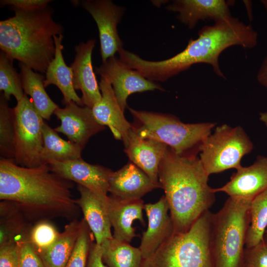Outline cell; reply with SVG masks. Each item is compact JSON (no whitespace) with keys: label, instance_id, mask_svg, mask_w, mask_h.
I'll use <instances>...</instances> for the list:
<instances>
[{"label":"cell","instance_id":"1","mask_svg":"<svg viewBox=\"0 0 267 267\" xmlns=\"http://www.w3.org/2000/svg\"><path fill=\"white\" fill-rule=\"evenodd\" d=\"M72 181L52 172L48 164L35 168L0 160V199L14 202L26 219H78L80 208L71 193Z\"/></svg>","mask_w":267,"mask_h":267},{"label":"cell","instance_id":"2","mask_svg":"<svg viewBox=\"0 0 267 267\" xmlns=\"http://www.w3.org/2000/svg\"><path fill=\"white\" fill-rule=\"evenodd\" d=\"M258 42V34L251 25L231 15L212 25L203 26L198 31L197 38H191L183 50L168 59L146 60L126 50L121 59L129 67L153 82H165L198 63L211 65L217 75L225 79L219 62L221 53L234 45L252 48Z\"/></svg>","mask_w":267,"mask_h":267},{"label":"cell","instance_id":"3","mask_svg":"<svg viewBox=\"0 0 267 267\" xmlns=\"http://www.w3.org/2000/svg\"><path fill=\"white\" fill-rule=\"evenodd\" d=\"M209 175L197 156L180 155L168 147L159 167L158 179L165 192L175 232L183 233L215 202Z\"/></svg>","mask_w":267,"mask_h":267},{"label":"cell","instance_id":"4","mask_svg":"<svg viewBox=\"0 0 267 267\" xmlns=\"http://www.w3.org/2000/svg\"><path fill=\"white\" fill-rule=\"evenodd\" d=\"M10 8L14 15L0 21L1 50L12 59L45 73L55 53L54 36L62 35V25L53 19L49 5L33 10Z\"/></svg>","mask_w":267,"mask_h":267},{"label":"cell","instance_id":"5","mask_svg":"<svg viewBox=\"0 0 267 267\" xmlns=\"http://www.w3.org/2000/svg\"><path fill=\"white\" fill-rule=\"evenodd\" d=\"M251 201L229 197L212 213L210 247L214 267H244Z\"/></svg>","mask_w":267,"mask_h":267},{"label":"cell","instance_id":"6","mask_svg":"<svg viewBox=\"0 0 267 267\" xmlns=\"http://www.w3.org/2000/svg\"><path fill=\"white\" fill-rule=\"evenodd\" d=\"M135 123L133 130L140 137L166 144L180 155L197 156L216 123L185 124L172 115L129 108Z\"/></svg>","mask_w":267,"mask_h":267},{"label":"cell","instance_id":"7","mask_svg":"<svg viewBox=\"0 0 267 267\" xmlns=\"http://www.w3.org/2000/svg\"><path fill=\"white\" fill-rule=\"evenodd\" d=\"M210 210L202 214L188 230L174 232L141 267H214L210 247Z\"/></svg>","mask_w":267,"mask_h":267},{"label":"cell","instance_id":"8","mask_svg":"<svg viewBox=\"0 0 267 267\" xmlns=\"http://www.w3.org/2000/svg\"><path fill=\"white\" fill-rule=\"evenodd\" d=\"M254 144L244 129L226 124L217 127L204 140L199 159L207 174L222 173L242 167V158L249 154Z\"/></svg>","mask_w":267,"mask_h":267},{"label":"cell","instance_id":"9","mask_svg":"<svg viewBox=\"0 0 267 267\" xmlns=\"http://www.w3.org/2000/svg\"><path fill=\"white\" fill-rule=\"evenodd\" d=\"M15 126V163L35 168L43 165L42 128L44 119L30 98L24 94L13 108Z\"/></svg>","mask_w":267,"mask_h":267},{"label":"cell","instance_id":"10","mask_svg":"<svg viewBox=\"0 0 267 267\" xmlns=\"http://www.w3.org/2000/svg\"><path fill=\"white\" fill-rule=\"evenodd\" d=\"M81 3L96 23L100 55L102 63H104L123 48L117 27L124 14L125 8L110 0H85L81 1Z\"/></svg>","mask_w":267,"mask_h":267},{"label":"cell","instance_id":"11","mask_svg":"<svg viewBox=\"0 0 267 267\" xmlns=\"http://www.w3.org/2000/svg\"><path fill=\"white\" fill-rule=\"evenodd\" d=\"M95 72L111 84L117 100L123 111L127 106V98L131 94L155 89L164 90L159 84L147 79L115 56L96 67Z\"/></svg>","mask_w":267,"mask_h":267},{"label":"cell","instance_id":"12","mask_svg":"<svg viewBox=\"0 0 267 267\" xmlns=\"http://www.w3.org/2000/svg\"><path fill=\"white\" fill-rule=\"evenodd\" d=\"M48 165L54 173L87 188L101 200L106 201L109 179L113 172L111 169L88 163L82 158L62 162H52Z\"/></svg>","mask_w":267,"mask_h":267},{"label":"cell","instance_id":"13","mask_svg":"<svg viewBox=\"0 0 267 267\" xmlns=\"http://www.w3.org/2000/svg\"><path fill=\"white\" fill-rule=\"evenodd\" d=\"M64 108L58 107L53 114L61 124L54 130L84 149L89 138L105 129L95 119L91 108L81 106L71 101Z\"/></svg>","mask_w":267,"mask_h":267},{"label":"cell","instance_id":"14","mask_svg":"<svg viewBox=\"0 0 267 267\" xmlns=\"http://www.w3.org/2000/svg\"><path fill=\"white\" fill-rule=\"evenodd\" d=\"M267 188V156L259 155L252 165L237 170L227 183L213 188V191L222 192L230 198L251 201Z\"/></svg>","mask_w":267,"mask_h":267},{"label":"cell","instance_id":"15","mask_svg":"<svg viewBox=\"0 0 267 267\" xmlns=\"http://www.w3.org/2000/svg\"><path fill=\"white\" fill-rule=\"evenodd\" d=\"M95 40L80 42L75 47L76 54L70 65L74 89L82 92L85 106L92 108L101 98V93L93 71L91 56Z\"/></svg>","mask_w":267,"mask_h":267},{"label":"cell","instance_id":"16","mask_svg":"<svg viewBox=\"0 0 267 267\" xmlns=\"http://www.w3.org/2000/svg\"><path fill=\"white\" fill-rule=\"evenodd\" d=\"M144 210L148 219V225L146 230L142 233L138 247L143 260L151 256L175 231L164 195L155 203L144 204Z\"/></svg>","mask_w":267,"mask_h":267},{"label":"cell","instance_id":"17","mask_svg":"<svg viewBox=\"0 0 267 267\" xmlns=\"http://www.w3.org/2000/svg\"><path fill=\"white\" fill-rule=\"evenodd\" d=\"M161 188L159 182L152 180L133 163L113 172L109 182V192L122 200L141 199L152 190Z\"/></svg>","mask_w":267,"mask_h":267},{"label":"cell","instance_id":"18","mask_svg":"<svg viewBox=\"0 0 267 267\" xmlns=\"http://www.w3.org/2000/svg\"><path fill=\"white\" fill-rule=\"evenodd\" d=\"M99 86L101 98L91 108L93 116L100 124L107 126L114 138L122 140L125 145L132 125L124 116L111 84L106 79L101 77Z\"/></svg>","mask_w":267,"mask_h":267},{"label":"cell","instance_id":"19","mask_svg":"<svg viewBox=\"0 0 267 267\" xmlns=\"http://www.w3.org/2000/svg\"><path fill=\"white\" fill-rule=\"evenodd\" d=\"M144 206L141 199L122 200L111 195L108 196L106 206L115 239L130 243L137 236L133 223L135 220H138L142 225H144Z\"/></svg>","mask_w":267,"mask_h":267},{"label":"cell","instance_id":"20","mask_svg":"<svg viewBox=\"0 0 267 267\" xmlns=\"http://www.w3.org/2000/svg\"><path fill=\"white\" fill-rule=\"evenodd\" d=\"M230 3L224 0H175L166 8L178 13V19L191 29L200 20L216 22L231 16Z\"/></svg>","mask_w":267,"mask_h":267},{"label":"cell","instance_id":"21","mask_svg":"<svg viewBox=\"0 0 267 267\" xmlns=\"http://www.w3.org/2000/svg\"><path fill=\"white\" fill-rule=\"evenodd\" d=\"M124 146L125 152L132 162L154 181L159 182V167L168 145L155 139L142 138L132 128Z\"/></svg>","mask_w":267,"mask_h":267},{"label":"cell","instance_id":"22","mask_svg":"<svg viewBox=\"0 0 267 267\" xmlns=\"http://www.w3.org/2000/svg\"><path fill=\"white\" fill-rule=\"evenodd\" d=\"M77 189L80 196L76 199V203L94 236L95 243L100 245L105 239L113 238L112 226L106 206L107 200L102 201L81 185L78 184Z\"/></svg>","mask_w":267,"mask_h":267},{"label":"cell","instance_id":"23","mask_svg":"<svg viewBox=\"0 0 267 267\" xmlns=\"http://www.w3.org/2000/svg\"><path fill=\"white\" fill-rule=\"evenodd\" d=\"M63 39V34L54 36L55 53L45 72L44 86L45 88L50 85L56 86L63 95V104L73 101L78 105L84 106L82 98L77 94L73 86L71 68L67 65L64 60Z\"/></svg>","mask_w":267,"mask_h":267},{"label":"cell","instance_id":"24","mask_svg":"<svg viewBox=\"0 0 267 267\" xmlns=\"http://www.w3.org/2000/svg\"><path fill=\"white\" fill-rule=\"evenodd\" d=\"M82 223L83 219L70 221L65 225L55 241L38 254L45 267L66 266L75 248Z\"/></svg>","mask_w":267,"mask_h":267},{"label":"cell","instance_id":"25","mask_svg":"<svg viewBox=\"0 0 267 267\" xmlns=\"http://www.w3.org/2000/svg\"><path fill=\"white\" fill-rule=\"evenodd\" d=\"M22 88L24 94L29 95L35 108L44 120H49L55 109L59 107L47 94L44 81V76L19 62Z\"/></svg>","mask_w":267,"mask_h":267},{"label":"cell","instance_id":"26","mask_svg":"<svg viewBox=\"0 0 267 267\" xmlns=\"http://www.w3.org/2000/svg\"><path fill=\"white\" fill-rule=\"evenodd\" d=\"M43 146L41 154L43 164L52 162H65L81 158L83 148L62 138L46 123L42 128Z\"/></svg>","mask_w":267,"mask_h":267},{"label":"cell","instance_id":"27","mask_svg":"<svg viewBox=\"0 0 267 267\" xmlns=\"http://www.w3.org/2000/svg\"><path fill=\"white\" fill-rule=\"evenodd\" d=\"M0 217V246L16 243L32 225L12 201L1 200Z\"/></svg>","mask_w":267,"mask_h":267},{"label":"cell","instance_id":"28","mask_svg":"<svg viewBox=\"0 0 267 267\" xmlns=\"http://www.w3.org/2000/svg\"><path fill=\"white\" fill-rule=\"evenodd\" d=\"M100 245L102 260L108 267H141L143 259L139 248L114 237L105 239Z\"/></svg>","mask_w":267,"mask_h":267},{"label":"cell","instance_id":"29","mask_svg":"<svg viewBox=\"0 0 267 267\" xmlns=\"http://www.w3.org/2000/svg\"><path fill=\"white\" fill-rule=\"evenodd\" d=\"M249 217L245 248L256 245L265 237L267 229V188L251 201Z\"/></svg>","mask_w":267,"mask_h":267},{"label":"cell","instance_id":"30","mask_svg":"<svg viewBox=\"0 0 267 267\" xmlns=\"http://www.w3.org/2000/svg\"><path fill=\"white\" fill-rule=\"evenodd\" d=\"M2 93L0 95V158L14 162L15 126L13 108H10Z\"/></svg>","mask_w":267,"mask_h":267},{"label":"cell","instance_id":"31","mask_svg":"<svg viewBox=\"0 0 267 267\" xmlns=\"http://www.w3.org/2000/svg\"><path fill=\"white\" fill-rule=\"evenodd\" d=\"M13 60L4 52H0V91L8 101L11 95L17 102L24 96L20 74L17 73L13 64Z\"/></svg>","mask_w":267,"mask_h":267},{"label":"cell","instance_id":"32","mask_svg":"<svg viewBox=\"0 0 267 267\" xmlns=\"http://www.w3.org/2000/svg\"><path fill=\"white\" fill-rule=\"evenodd\" d=\"M60 233L49 220H42L32 225L29 237L32 245L39 254L50 247Z\"/></svg>","mask_w":267,"mask_h":267},{"label":"cell","instance_id":"33","mask_svg":"<svg viewBox=\"0 0 267 267\" xmlns=\"http://www.w3.org/2000/svg\"><path fill=\"white\" fill-rule=\"evenodd\" d=\"M95 240L88 224L83 218V223L71 257L65 267H86L89 251Z\"/></svg>","mask_w":267,"mask_h":267},{"label":"cell","instance_id":"34","mask_svg":"<svg viewBox=\"0 0 267 267\" xmlns=\"http://www.w3.org/2000/svg\"><path fill=\"white\" fill-rule=\"evenodd\" d=\"M30 228L23 233L16 241L19 254V267H45L30 241L29 233Z\"/></svg>","mask_w":267,"mask_h":267},{"label":"cell","instance_id":"35","mask_svg":"<svg viewBox=\"0 0 267 267\" xmlns=\"http://www.w3.org/2000/svg\"><path fill=\"white\" fill-rule=\"evenodd\" d=\"M244 267H267V236L256 245L245 248Z\"/></svg>","mask_w":267,"mask_h":267},{"label":"cell","instance_id":"36","mask_svg":"<svg viewBox=\"0 0 267 267\" xmlns=\"http://www.w3.org/2000/svg\"><path fill=\"white\" fill-rule=\"evenodd\" d=\"M19 254L16 243L0 246V267H19Z\"/></svg>","mask_w":267,"mask_h":267},{"label":"cell","instance_id":"37","mask_svg":"<svg viewBox=\"0 0 267 267\" xmlns=\"http://www.w3.org/2000/svg\"><path fill=\"white\" fill-rule=\"evenodd\" d=\"M52 1L50 0H1V6L8 5L10 8H15L25 10H33L44 8Z\"/></svg>","mask_w":267,"mask_h":267},{"label":"cell","instance_id":"38","mask_svg":"<svg viewBox=\"0 0 267 267\" xmlns=\"http://www.w3.org/2000/svg\"><path fill=\"white\" fill-rule=\"evenodd\" d=\"M86 267H107L102 260L101 247L95 242L90 246Z\"/></svg>","mask_w":267,"mask_h":267},{"label":"cell","instance_id":"39","mask_svg":"<svg viewBox=\"0 0 267 267\" xmlns=\"http://www.w3.org/2000/svg\"><path fill=\"white\" fill-rule=\"evenodd\" d=\"M257 79L267 89V53L257 73Z\"/></svg>","mask_w":267,"mask_h":267},{"label":"cell","instance_id":"40","mask_svg":"<svg viewBox=\"0 0 267 267\" xmlns=\"http://www.w3.org/2000/svg\"><path fill=\"white\" fill-rule=\"evenodd\" d=\"M259 119L267 128V112L260 113Z\"/></svg>","mask_w":267,"mask_h":267},{"label":"cell","instance_id":"41","mask_svg":"<svg viewBox=\"0 0 267 267\" xmlns=\"http://www.w3.org/2000/svg\"><path fill=\"white\" fill-rule=\"evenodd\" d=\"M260 1L267 12V0H261Z\"/></svg>","mask_w":267,"mask_h":267},{"label":"cell","instance_id":"42","mask_svg":"<svg viewBox=\"0 0 267 267\" xmlns=\"http://www.w3.org/2000/svg\"><path fill=\"white\" fill-rule=\"evenodd\" d=\"M265 236H267V230H266V231H265Z\"/></svg>","mask_w":267,"mask_h":267}]
</instances>
